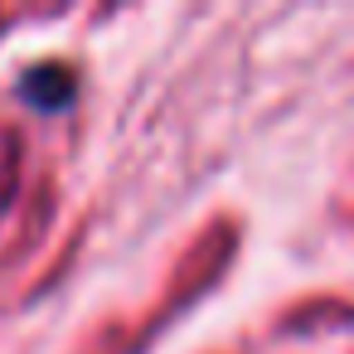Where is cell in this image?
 <instances>
[{"mask_svg":"<svg viewBox=\"0 0 354 354\" xmlns=\"http://www.w3.org/2000/svg\"><path fill=\"white\" fill-rule=\"evenodd\" d=\"M49 78H54V68H39V73H30L25 93H30V97H39V102H64V97H68V83H49Z\"/></svg>","mask_w":354,"mask_h":354,"instance_id":"6da1fadb","label":"cell"}]
</instances>
